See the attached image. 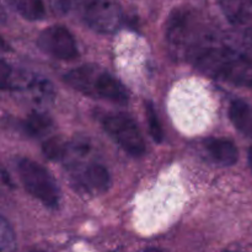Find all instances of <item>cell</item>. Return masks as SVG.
<instances>
[{
	"label": "cell",
	"instance_id": "7c38bea8",
	"mask_svg": "<svg viewBox=\"0 0 252 252\" xmlns=\"http://www.w3.org/2000/svg\"><path fill=\"white\" fill-rule=\"evenodd\" d=\"M7 4L24 19L38 21L46 15L44 0H6Z\"/></svg>",
	"mask_w": 252,
	"mask_h": 252
},
{
	"label": "cell",
	"instance_id": "30bf717a",
	"mask_svg": "<svg viewBox=\"0 0 252 252\" xmlns=\"http://www.w3.org/2000/svg\"><path fill=\"white\" fill-rule=\"evenodd\" d=\"M229 118L234 127L252 139V106L243 100L231 101L229 106Z\"/></svg>",
	"mask_w": 252,
	"mask_h": 252
},
{
	"label": "cell",
	"instance_id": "5b68a950",
	"mask_svg": "<svg viewBox=\"0 0 252 252\" xmlns=\"http://www.w3.org/2000/svg\"><path fill=\"white\" fill-rule=\"evenodd\" d=\"M80 14L79 17L98 33H115L123 22L122 10L113 0H91Z\"/></svg>",
	"mask_w": 252,
	"mask_h": 252
},
{
	"label": "cell",
	"instance_id": "9c48e42d",
	"mask_svg": "<svg viewBox=\"0 0 252 252\" xmlns=\"http://www.w3.org/2000/svg\"><path fill=\"white\" fill-rule=\"evenodd\" d=\"M204 149L209 158L220 166H231L239 159V152L233 142L223 138H209L204 140Z\"/></svg>",
	"mask_w": 252,
	"mask_h": 252
},
{
	"label": "cell",
	"instance_id": "8fae6325",
	"mask_svg": "<svg viewBox=\"0 0 252 252\" xmlns=\"http://www.w3.org/2000/svg\"><path fill=\"white\" fill-rule=\"evenodd\" d=\"M251 0H220L226 19L235 26H244L250 17Z\"/></svg>",
	"mask_w": 252,
	"mask_h": 252
},
{
	"label": "cell",
	"instance_id": "ac0fdd59",
	"mask_svg": "<svg viewBox=\"0 0 252 252\" xmlns=\"http://www.w3.org/2000/svg\"><path fill=\"white\" fill-rule=\"evenodd\" d=\"M144 252H162L161 250H159V249H155V248H150V249H147Z\"/></svg>",
	"mask_w": 252,
	"mask_h": 252
},
{
	"label": "cell",
	"instance_id": "8992f818",
	"mask_svg": "<svg viewBox=\"0 0 252 252\" xmlns=\"http://www.w3.org/2000/svg\"><path fill=\"white\" fill-rule=\"evenodd\" d=\"M38 48L47 56L62 61H73L79 56L78 44L68 29L53 25L39 33L37 39Z\"/></svg>",
	"mask_w": 252,
	"mask_h": 252
},
{
	"label": "cell",
	"instance_id": "5bb4252c",
	"mask_svg": "<svg viewBox=\"0 0 252 252\" xmlns=\"http://www.w3.org/2000/svg\"><path fill=\"white\" fill-rule=\"evenodd\" d=\"M145 115H147V123L150 137L153 138L155 143H161L164 133H162V128L157 111H155L154 105L152 102H147V105H145Z\"/></svg>",
	"mask_w": 252,
	"mask_h": 252
},
{
	"label": "cell",
	"instance_id": "6da1fadb",
	"mask_svg": "<svg viewBox=\"0 0 252 252\" xmlns=\"http://www.w3.org/2000/svg\"><path fill=\"white\" fill-rule=\"evenodd\" d=\"M166 41L172 56L206 75L252 88V58L226 43L193 12L177 10L170 16Z\"/></svg>",
	"mask_w": 252,
	"mask_h": 252
},
{
	"label": "cell",
	"instance_id": "e0dca14e",
	"mask_svg": "<svg viewBox=\"0 0 252 252\" xmlns=\"http://www.w3.org/2000/svg\"><path fill=\"white\" fill-rule=\"evenodd\" d=\"M249 164H250V167L252 170V148L249 149Z\"/></svg>",
	"mask_w": 252,
	"mask_h": 252
},
{
	"label": "cell",
	"instance_id": "9a60e30c",
	"mask_svg": "<svg viewBox=\"0 0 252 252\" xmlns=\"http://www.w3.org/2000/svg\"><path fill=\"white\" fill-rule=\"evenodd\" d=\"M16 249V239L10 224L1 217L0 220V250L1 252H14Z\"/></svg>",
	"mask_w": 252,
	"mask_h": 252
},
{
	"label": "cell",
	"instance_id": "2e32d148",
	"mask_svg": "<svg viewBox=\"0 0 252 252\" xmlns=\"http://www.w3.org/2000/svg\"><path fill=\"white\" fill-rule=\"evenodd\" d=\"M243 38L244 42L252 48V27H249L243 32Z\"/></svg>",
	"mask_w": 252,
	"mask_h": 252
},
{
	"label": "cell",
	"instance_id": "277c9868",
	"mask_svg": "<svg viewBox=\"0 0 252 252\" xmlns=\"http://www.w3.org/2000/svg\"><path fill=\"white\" fill-rule=\"evenodd\" d=\"M105 132L127 154L140 158L147 152L145 140L137 122L123 112H107L100 117Z\"/></svg>",
	"mask_w": 252,
	"mask_h": 252
},
{
	"label": "cell",
	"instance_id": "4fadbf2b",
	"mask_svg": "<svg viewBox=\"0 0 252 252\" xmlns=\"http://www.w3.org/2000/svg\"><path fill=\"white\" fill-rule=\"evenodd\" d=\"M22 129L30 137H43L53 129V123L44 113L33 112L22 123Z\"/></svg>",
	"mask_w": 252,
	"mask_h": 252
},
{
	"label": "cell",
	"instance_id": "3957f363",
	"mask_svg": "<svg viewBox=\"0 0 252 252\" xmlns=\"http://www.w3.org/2000/svg\"><path fill=\"white\" fill-rule=\"evenodd\" d=\"M17 172L22 185L31 196L38 199L47 208H58L61 191L48 170L33 160L22 158L17 161Z\"/></svg>",
	"mask_w": 252,
	"mask_h": 252
},
{
	"label": "cell",
	"instance_id": "ba28073f",
	"mask_svg": "<svg viewBox=\"0 0 252 252\" xmlns=\"http://www.w3.org/2000/svg\"><path fill=\"white\" fill-rule=\"evenodd\" d=\"M74 184L88 193H105L111 186L108 170L97 162H90L86 166L75 167L71 171Z\"/></svg>",
	"mask_w": 252,
	"mask_h": 252
},
{
	"label": "cell",
	"instance_id": "7a4b0ae2",
	"mask_svg": "<svg viewBox=\"0 0 252 252\" xmlns=\"http://www.w3.org/2000/svg\"><path fill=\"white\" fill-rule=\"evenodd\" d=\"M66 85L93 98L125 105L129 100L126 86L112 74L96 65H80L63 76Z\"/></svg>",
	"mask_w": 252,
	"mask_h": 252
},
{
	"label": "cell",
	"instance_id": "d6986e66",
	"mask_svg": "<svg viewBox=\"0 0 252 252\" xmlns=\"http://www.w3.org/2000/svg\"><path fill=\"white\" fill-rule=\"evenodd\" d=\"M224 252H236V251H224Z\"/></svg>",
	"mask_w": 252,
	"mask_h": 252
},
{
	"label": "cell",
	"instance_id": "52a82bcc",
	"mask_svg": "<svg viewBox=\"0 0 252 252\" xmlns=\"http://www.w3.org/2000/svg\"><path fill=\"white\" fill-rule=\"evenodd\" d=\"M1 88L2 90H16L31 93L37 98H48L51 96V84L38 76L20 70H14L9 64L1 62Z\"/></svg>",
	"mask_w": 252,
	"mask_h": 252
}]
</instances>
